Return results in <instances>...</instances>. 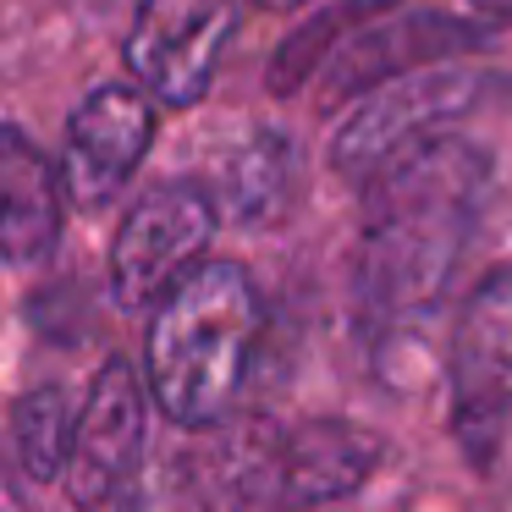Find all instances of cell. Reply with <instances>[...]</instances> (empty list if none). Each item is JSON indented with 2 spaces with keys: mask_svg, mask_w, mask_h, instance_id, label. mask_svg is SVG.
<instances>
[{
  "mask_svg": "<svg viewBox=\"0 0 512 512\" xmlns=\"http://www.w3.org/2000/svg\"><path fill=\"white\" fill-rule=\"evenodd\" d=\"M237 34V0H138L127 72L160 105H199Z\"/></svg>",
  "mask_w": 512,
  "mask_h": 512,
  "instance_id": "obj_6",
  "label": "cell"
},
{
  "mask_svg": "<svg viewBox=\"0 0 512 512\" xmlns=\"http://www.w3.org/2000/svg\"><path fill=\"white\" fill-rule=\"evenodd\" d=\"M474 12H485V17H501V23H507V17H512V0H474Z\"/></svg>",
  "mask_w": 512,
  "mask_h": 512,
  "instance_id": "obj_14",
  "label": "cell"
},
{
  "mask_svg": "<svg viewBox=\"0 0 512 512\" xmlns=\"http://www.w3.org/2000/svg\"><path fill=\"white\" fill-rule=\"evenodd\" d=\"M452 424L474 452L512 424V265L490 270L457 314Z\"/></svg>",
  "mask_w": 512,
  "mask_h": 512,
  "instance_id": "obj_8",
  "label": "cell"
},
{
  "mask_svg": "<svg viewBox=\"0 0 512 512\" xmlns=\"http://www.w3.org/2000/svg\"><path fill=\"white\" fill-rule=\"evenodd\" d=\"M67 226V171L23 133L0 122V259L39 265Z\"/></svg>",
  "mask_w": 512,
  "mask_h": 512,
  "instance_id": "obj_11",
  "label": "cell"
},
{
  "mask_svg": "<svg viewBox=\"0 0 512 512\" xmlns=\"http://www.w3.org/2000/svg\"><path fill=\"white\" fill-rule=\"evenodd\" d=\"M72 435H78V408L67 402L61 386H34L12 408V463L28 479H67L72 463Z\"/></svg>",
  "mask_w": 512,
  "mask_h": 512,
  "instance_id": "obj_13",
  "label": "cell"
},
{
  "mask_svg": "<svg viewBox=\"0 0 512 512\" xmlns=\"http://www.w3.org/2000/svg\"><path fill=\"white\" fill-rule=\"evenodd\" d=\"M149 144H155V105H149V94L127 89V83H105L67 122V160H61L67 188L83 204H105L138 171Z\"/></svg>",
  "mask_w": 512,
  "mask_h": 512,
  "instance_id": "obj_10",
  "label": "cell"
},
{
  "mask_svg": "<svg viewBox=\"0 0 512 512\" xmlns=\"http://www.w3.org/2000/svg\"><path fill=\"white\" fill-rule=\"evenodd\" d=\"M490 193V155L468 138H435L364 188L353 298L369 331H408L446 298Z\"/></svg>",
  "mask_w": 512,
  "mask_h": 512,
  "instance_id": "obj_1",
  "label": "cell"
},
{
  "mask_svg": "<svg viewBox=\"0 0 512 512\" xmlns=\"http://www.w3.org/2000/svg\"><path fill=\"white\" fill-rule=\"evenodd\" d=\"M380 463V435L347 419H303L248 452L237 496L254 512H314L353 496Z\"/></svg>",
  "mask_w": 512,
  "mask_h": 512,
  "instance_id": "obj_4",
  "label": "cell"
},
{
  "mask_svg": "<svg viewBox=\"0 0 512 512\" xmlns=\"http://www.w3.org/2000/svg\"><path fill=\"white\" fill-rule=\"evenodd\" d=\"M298 188V155L287 133H254L226 160V210L243 226H270Z\"/></svg>",
  "mask_w": 512,
  "mask_h": 512,
  "instance_id": "obj_12",
  "label": "cell"
},
{
  "mask_svg": "<svg viewBox=\"0 0 512 512\" xmlns=\"http://www.w3.org/2000/svg\"><path fill=\"white\" fill-rule=\"evenodd\" d=\"M259 292L248 270L210 259L199 265L144 331V375L149 397L177 424H221L248 380L259 347Z\"/></svg>",
  "mask_w": 512,
  "mask_h": 512,
  "instance_id": "obj_2",
  "label": "cell"
},
{
  "mask_svg": "<svg viewBox=\"0 0 512 512\" xmlns=\"http://www.w3.org/2000/svg\"><path fill=\"white\" fill-rule=\"evenodd\" d=\"M259 6H270V12H287V6H303V0H259Z\"/></svg>",
  "mask_w": 512,
  "mask_h": 512,
  "instance_id": "obj_15",
  "label": "cell"
},
{
  "mask_svg": "<svg viewBox=\"0 0 512 512\" xmlns=\"http://www.w3.org/2000/svg\"><path fill=\"white\" fill-rule=\"evenodd\" d=\"M215 237V199L199 182H160L127 210L111 243V292L122 309H160L193 276Z\"/></svg>",
  "mask_w": 512,
  "mask_h": 512,
  "instance_id": "obj_5",
  "label": "cell"
},
{
  "mask_svg": "<svg viewBox=\"0 0 512 512\" xmlns=\"http://www.w3.org/2000/svg\"><path fill=\"white\" fill-rule=\"evenodd\" d=\"M144 386L133 364H105L94 375L89 397L78 408V435H72L67 490L78 507H105L122 496V485L138 474L144 457Z\"/></svg>",
  "mask_w": 512,
  "mask_h": 512,
  "instance_id": "obj_9",
  "label": "cell"
},
{
  "mask_svg": "<svg viewBox=\"0 0 512 512\" xmlns=\"http://www.w3.org/2000/svg\"><path fill=\"white\" fill-rule=\"evenodd\" d=\"M479 45V34L463 17L430 12V6H402V0H375L353 23V34L325 61V100H364L369 89L408 72L441 67L457 50Z\"/></svg>",
  "mask_w": 512,
  "mask_h": 512,
  "instance_id": "obj_7",
  "label": "cell"
},
{
  "mask_svg": "<svg viewBox=\"0 0 512 512\" xmlns=\"http://www.w3.org/2000/svg\"><path fill=\"white\" fill-rule=\"evenodd\" d=\"M479 89H485V78L474 67H452V61L380 83L342 116V127L331 138V166L369 188L380 171H391L397 160L446 138V122L474 111Z\"/></svg>",
  "mask_w": 512,
  "mask_h": 512,
  "instance_id": "obj_3",
  "label": "cell"
}]
</instances>
